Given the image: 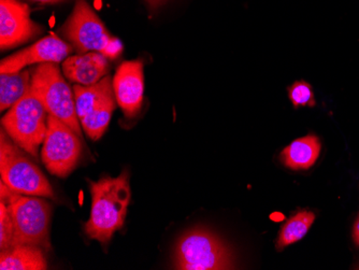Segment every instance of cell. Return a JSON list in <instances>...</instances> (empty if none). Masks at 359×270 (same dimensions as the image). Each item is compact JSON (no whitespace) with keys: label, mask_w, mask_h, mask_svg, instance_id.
I'll use <instances>...</instances> for the list:
<instances>
[{"label":"cell","mask_w":359,"mask_h":270,"mask_svg":"<svg viewBox=\"0 0 359 270\" xmlns=\"http://www.w3.org/2000/svg\"><path fill=\"white\" fill-rule=\"evenodd\" d=\"M92 208L84 231L102 245L111 241L113 234L122 229L132 199L129 173L123 171L116 178L104 177L90 181Z\"/></svg>","instance_id":"6da1fadb"},{"label":"cell","mask_w":359,"mask_h":270,"mask_svg":"<svg viewBox=\"0 0 359 270\" xmlns=\"http://www.w3.org/2000/svg\"><path fill=\"white\" fill-rule=\"evenodd\" d=\"M0 199L7 203L11 215L14 245H37L48 251L51 248V203L39 196L15 193L3 181L0 182Z\"/></svg>","instance_id":"7a4b0ae2"},{"label":"cell","mask_w":359,"mask_h":270,"mask_svg":"<svg viewBox=\"0 0 359 270\" xmlns=\"http://www.w3.org/2000/svg\"><path fill=\"white\" fill-rule=\"evenodd\" d=\"M6 130L0 134V176L1 181L19 194L54 199L53 187L41 169L24 155Z\"/></svg>","instance_id":"3957f363"},{"label":"cell","mask_w":359,"mask_h":270,"mask_svg":"<svg viewBox=\"0 0 359 270\" xmlns=\"http://www.w3.org/2000/svg\"><path fill=\"white\" fill-rule=\"evenodd\" d=\"M48 111L32 88L8 110L1 125L16 146L37 160L48 130Z\"/></svg>","instance_id":"277c9868"},{"label":"cell","mask_w":359,"mask_h":270,"mask_svg":"<svg viewBox=\"0 0 359 270\" xmlns=\"http://www.w3.org/2000/svg\"><path fill=\"white\" fill-rule=\"evenodd\" d=\"M233 261L229 248L215 233L203 227L187 231L175 245L177 269H233Z\"/></svg>","instance_id":"5b68a950"},{"label":"cell","mask_w":359,"mask_h":270,"mask_svg":"<svg viewBox=\"0 0 359 270\" xmlns=\"http://www.w3.org/2000/svg\"><path fill=\"white\" fill-rule=\"evenodd\" d=\"M32 93L48 114L67 124L82 138L81 123L76 114L74 90L62 76L58 64H40L32 72Z\"/></svg>","instance_id":"8992f818"},{"label":"cell","mask_w":359,"mask_h":270,"mask_svg":"<svg viewBox=\"0 0 359 270\" xmlns=\"http://www.w3.org/2000/svg\"><path fill=\"white\" fill-rule=\"evenodd\" d=\"M65 37L79 54L98 52L106 58H116L122 46L111 37L106 26L86 0H76L74 11L62 26Z\"/></svg>","instance_id":"52a82bcc"},{"label":"cell","mask_w":359,"mask_h":270,"mask_svg":"<svg viewBox=\"0 0 359 270\" xmlns=\"http://www.w3.org/2000/svg\"><path fill=\"white\" fill-rule=\"evenodd\" d=\"M81 137L54 116H48V130L41 149V160L48 173L60 178L69 176L82 156Z\"/></svg>","instance_id":"ba28073f"},{"label":"cell","mask_w":359,"mask_h":270,"mask_svg":"<svg viewBox=\"0 0 359 270\" xmlns=\"http://www.w3.org/2000/svg\"><path fill=\"white\" fill-rule=\"evenodd\" d=\"M29 6L21 0H0V48L12 49L39 35L42 26L30 19Z\"/></svg>","instance_id":"9c48e42d"},{"label":"cell","mask_w":359,"mask_h":270,"mask_svg":"<svg viewBox=\"0 0 359 270\" xmlns=\"http://www.w3.org/2000/svg\"><path fill=\"white\" fill-rule=\"evenodd\" d=\"M72 52V44L62 41L51 33L26 49L4 58L0 62V74H15L35 64L64 62Z\"/></svg>","instance_id":"30bf717a"},{"label":"cell","mask_w":359,"mask_h":270,"mask_svg":"<svg viewBox=\"0 0 359 270\" xmlns=\"http://www.w3.org/2000/svg\"><path fill=\"white\" fill-rule=\"evenodd\" d=\"M113 90L125 116H136L142 107L144 95L143 62L141 60L122 62L113 78Z\"/></svg>","instance_id":"8fae6325"},{"label":"cell","mask_w":359,"mask_h":270,"mask_svg":"<svg viewBox=\"0 0 359 270\" xmlns=\"http://www.w3.org/2000/svg\"><path fill=\"white\" fill-rule=\"evenodd\" d=\"M62 72L69 81L80 86H93L108 76L109 62L98 52L69 56L62 62Z\"/></svg>","instance_id":"7c38bea8"},{"label":"cell","mask_w":359,"mask_h":270,"mask_svg":"<svg viewBox=\"0 0 359 270\" xmlns=\"http://www.w3.org/2000/svg\"><path fill=\"white\" fill-rule=\"evenodd\" d=\"M1 270L48 269L44 249L32 245H18L0 252Z\"/></svg>","instance_id":"4fadbf2b"},{"label":"cell","mask_w":359,"mask_h":270,"mask_svg":"<svg viewBox=\"0 0 359 270\" xmlns=\"http://www.w3.org/2000/svg\"><path fill=\"white\" fill-rule=\"evenodd\" d=\"M72 90H74L79 121L83 120L107 100L116 97L113 90V78L110 76H104L98 83L93 86L74 84Z\"/></svg>","instance_id":"5bb4252c"},{"label":"cell","mask_w":359,"mask_h":270,"mask_svg":"<svg viewBox=\"0 0 359 270\" xmlns=\"http://www.w3.org/2000/svg\"><path fill=\"white\" fill-rule=\"evenodd\" d=\"M320 153V142L313 135L292 141L281 153L283 164L292 170L311 168Z\"/></svg>","instance_id":"9a60e30c"},{"label":"cell","mask_w":359,"mask_h":270,"mask_svg":"<svg viewBox=\"0 0 359 270\" xmlns=\"http://www.w3.org/2000/svg\"><path fill=\"white\" fill-rule=\"evenodd\" d=\"M32 86V72L0 74V111L9 110L19 102Z\"/></svg>","instance_id":"2e32d148"},{"label":"cell","mask_w":359,"mask_h":270,"mask_svg":"<svg viewBox=\"0 0 359 270\" xmlns=\"http://www.w3.org/2000/svg\"><path fill=\"white\" fill-rule=\"evenodd\" d=\"M314 220L316 215L310 211L302 210L294 215L282 227L276 248L281 250L300 241L308 233Z\"/></svg>","instance_id":"e0dca14e"},{"label":"cell","mask_w":359,"mask_h":270,"mask_svg":"<svg viewBox=\"0 0 359 270\" xmlns=\"http://www.w3.org/2000/svg\"><path fill=\"white\" fill-rule=\"evenodd\" d=\"M116 97L111 98L80 121L81 126L92 140H98L104 136L110 124L113 112L116 110Z\"/></svg>","instance_id":"ac0fdd59"},{"label":"cell","mask_w":359,"mask_h":270,"mask_svg":"<svg viewBox=\"0 0 359 270\" xmlns=\"http://www.w3.org/2000/svg\"><path fill=\"white\" fill-rule=\"evenodd\" d=\"M288 97L295 108L314 107L316 104L313 90L306 81H297L288 88Z\"/></svg>","instance_id":"d6986e66"},{"label":"cell","mask_w":359,"mask_h":270,"mask_svg":"<svg viewBox=\"0 0 359 270\" xmlns=\"http://www.w3.org/2000/svg\"><path fill=\"white\" fill-rule=\"evenodd\" d=\"M14 245V227L7 203L0 199V250Z\"/></svg>","instance_id":"ffe728a7"},{"label":"cell","mask_w":359,"mask_h":270,"mask_svg":"<svg viewBox=\"0 0 359 270\" xmlns=\"http://www.w3.org/2000/svg\"><path fill=\"white\" fill-rule=\"evenodd\" d=\"M353 238H354L355 243L359 247V215L355 222L354 229H353Z\"/></svg>","instance_id":"44dd1931"},{"label":"cell","mask_w":359,"mask_h":270,"mask_svg":"<svg viewBox=\"0 0 359 270\" xmlns=\"http://www.w3.org/2000/svg\"><path fill=\"white\" fill-rule=\"evenodd\" d=\"M32 3L41 4V5H54V4L62 3L64 0H28Z\"/></svg>","instance_id":"7402d4cb"},{"label":"cell","mask_w":359,"mask_h":270,"mask_svg":"<svg viewBox=\"0 0 359 270\" xmlns=\"http://www.w3.org/2000/svg\"><path fill=\"white\" fill-rule=\"evenodd\" d=\"M149 1H150V3L152 4V5L153 4H154L155 5V4H161V1H163V0H149Z\"/></svg>","instance_id":"603a6c76"}]
</instances>
